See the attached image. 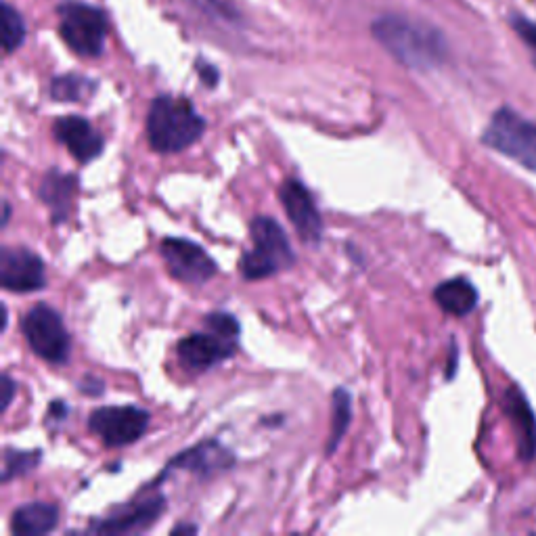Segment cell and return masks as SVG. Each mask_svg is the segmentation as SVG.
Listing matches in <instances>:
<instances>
[{
    "mask_svg": "<svg viewBox=\"0 0 536 536\" xmlns=\"http://www.w3.org/2000/svg\"><path fill=\"white\" fill-rule=\"evenodd\" d=\"M373 36L402 65L432 70L449 55L444 36L423 21L402 15H384L373 24Z\"/></svg>",
    "mask_w": 536,
    "mask_h": 536,
    "instance_id": "6da1fadb",
    "label": "cell"
},
{
    "mask_svg": "<svg viewBox=\"0 0 536 536\" xmlns=\"http://www.w3.org/2000/svg\"><path fill=\"white\" fill-rule=\"evenodd\" d=\"M206 132V120L185 97L162 95L147 114V139L158 153H178L191 147Z\"/></svg>",
    "mask_w": 536,
    "mask_h": 536,
    "instance_id": "7a4b0ae2",
    "label": "cell"
},
{
    "mask_svg": "<svg viewBox=\"0 0 536 536\" xmlns=\"http://www.w3.org/2000/svg\"><path fill=\"white\" fill-rule=\"evenodd\" d=\"M252 250L245 252L239 260V271L243 279L260 281L271 277L283 268L296 262L292 245L277 220L268 216H258L252 220Z\"/></svg>",
    "mask_w": 536,
    "mask_h": 536,
    "instance_id": "3957f363",
    "label": "cell"
},
{
    "mask_svg": "<svg viewBox=\"0 0 536 536\" xmlns=\"http://www.w3.org/2000/svg\"><path fill=\"white\" fill-rule=\"evenodd\" d=\"M482 143L536 172V122L524 118L516 109L501 107L495 111L482 134Z\"/></svg>",
    "mask_w": 536,
    "mask_h": 536,
    "instance_id": "277c9868",
    "label": "cell"
},
{
    "mask_svg": "<svg viewBox=\"0 0 536 536\" xmlns=\"http://www.w3.org/2000/svg\"><path fill=\"white\" fill-rule=\"evenodd\" d=\"M59 34L74 53L101 57L107 38V17L93 5L67 0L59 7Z\"/></svg>",
    "mask_w": 536,
    "mask_h": 536,
    "instance_id": "5b68a950",
    "label": "cell"
},
{
    "mask_svg": "<svg viewBox=\"0 0 536 536\" xmlns=\"http://www.w3.org/2000/svg\"><path fill=\"white\" fill-rule=\"evenodd\" d=\"M30 348L53 365H63L70 359V333H67L59 312L47 304H38L21 321Z\"/></svg>",
    "mask_w": 536,
    "mask_h": 536,
    "instance_id": "8992f818",
    "label": "cell"
},
{
    "mask_svg": "<svg viewBox=\"0 0 536 536\" xmlns=\"http://www.w3.org/2000/svg\"><path fill=\"white\" fill-rule=\"evenodd\" d=\"M160 252L170 275L181 283L204 285L218 273V266L212 256L201 245L189 239L168 237L162 241Z\"/></svg>",
    "mask_w": 536,
    "mask_h": 536,
    "instance_id": "52a82bcc",
    "label": "cell"
},
{
    "mask_svg": "<svg viewBox=\"0 0 536 536\" xmlns=\"http://www.w3.org/2000/svg\"><path fill=\"white\" fill-rule=\"evenodd\" d=\"M149 426V413L139 407H101L91 413L88 428L107 446H126L137 442Z\"/></svg>",
    "mask_w": 536,
    "mask_h": 536,
    "instance_id": "ba28073f",
    "label": "cell"
},
{
    "mask_svg": "<svg viewBox=\"0 0 536 536\" xmlns=\"http://www.w3.org/2000/svg\"><path fill=\"white\" fill-rule=\"evenodd\" d=\"M279 197L300 239L310 248H319L323 239V218L317 210L315 197H312L306 185L300 183L298 178H287L279 189Z\"/></svg>",
    "mask_w": 536,
    "mask_h": 536,
    "instance_id": "9c48e42d",
    "label": "cell"
},
{
    "mask_svg": "<svg viewBox=\"0 0 536 536\" xmlns=\"http://www.w3.org/2000/svg\"><path fill=\"white\" fill-rule=\"evenodd\" d=\"M0 283L15 294L38 292L47 285L44 262L26 248H5L0 252Z\"/></svg>",
    "mask_w": 536,
    "mask_h": 536,
    "instance_id": "30bf717a",
    "label": "cell"
},
{
    "mask_svg": "<svg viewBox=\"0 0 536 536\" xmlns=\"http://www.w3.org/2000/svg\"><path fill=\"white\" fill-rule=\"evenodd\" d=\"M239 340L208 329L206 333H191L189 338L178 342V359L189 369L208 371L214 365L231 359Z\"/></svg>",
    "mask_w": 536,
    "mask_h": 536,
    "instance_id": "8fae6325",
    "label": "cell"
},
{
    "mask_svg": "<svg viewBox=\"0 0 536 536\" xmlns=\"http://www.w3.org/2000/svg\"><path fill=\"white\" fill-rule=\"evenodd\" d=\"M55 139L67 147L80 164H88L97 160L103 153V137L101 132L93 128V124L80 116H63L53 124Z\"/></svg>",
    "mask_w": 536,
    "mask_h": 536,
    "instance_id": "7c38bea8",
    "label": "cell"
},
{
    "mask_svg": "<svg viewBox=\"0 0 536 536\" xmlns=\"http://www.w3.org/2000/svg\"><path fill=\"white\" fill-rule=\"evenodd\" d=\"M162 511H164V497L155 495L139 503H130L105 520L93 522L88 530L101 532V534L141 532L158 520L162 516Z\"/></svg>",
    "mask_w": 536,
    "mask_h": 536,
    "instance_id": "4fadbf2b",
    "label": "cell"
},
{
    "mask_svg": "<svg viewBox=\"0 0 536 536\" xmlns=\"http://www.w3.org/2000/svg\"><path fill=\"white\" fill-rule=\"evenodd\" d=\"M78 189V178L74 174H65L59 170H49L42 178L40 185V199L51 210L55 222L67 220L72 208V199Z\"/></svg>",
    "mask_w": 536,
    "mask_h": 536,
    "instance_id": "5bb4252c",
    "label": "cell"
},
{
    "mask_svg": "<svg viewBox=\"0 0 536 536\" xmlns=\"http://www.w3.org/2000/svg\"><path fill=\"white\" fill-rule=\"evenodd\" d=\"M233 463H235V457L227 449H222L218 442L210 440L204 444H197L195 449H189L178 455L172 461V467H183L193 474L210 476V474L222 472V469H229Z\"/></svg>",
    "mask_w": 536,
    "mask_h": 536,
    "instance_id": "9a60e30c",
    "label": "cell"
},
{
    "mask_svg": "<svg viewBox=\"0 0 536 536\" xmlns=\"http://www.w3.org/2000/svg\"><path fill=\"white\" fill-rule=\"evenodd\" d=\"M505 407L509 417L513 419L518 434V449L522 459H532L536 453V417L528 405L526 396L518 388H509Z\"/></svg>",
    "mask_w": 536,
    "mask_h": 536,
    "instance_id": "2e32d148",
    "label": "cell"
},
{
    "mask_svg": "<svg viewBox=\"0 0 536 536\" xmlns=\"http://www.w3.org/2000/svg\"><path fill=\"white\" fill-rule=\"evenodd\" d=\"M434 300L451 317H467L478 306V289L463 277L449 279L434 289Z\"/></svg>",
    "mask_w": 536,
    "mask_h": 536,
    "instance_id": "e0dca14e",
    "label": "cell"
},
{
    "mask_svg": "<svg viewBox=\"0 0 536 536\" xmlns=\"http://www.w3.org/2000/svg\"><path fill=\"white\" fill-rule=\"evenodd\" d=\"M59 522V509L53 503L21 505L11 520V530L19 536H40L55 530Z\"/></svg>",
    "mask_w": 536,
    "mask_h": 536,
    "instance_id": "ac0fdd59",
    "label": "cell"
},
{
    "mask_svg": "<svg viewBox=\"0 0 536 536\" xmlns=\"http://www.w3.org/2000/svg\"><path fill=\"white\" fill-rule=\"evenodd\" d=\"M350 402H352V398L344 388L333 392V417H331V432H329V444H327L329 455L338 449L342 436L346 434V430L350 426V419H352Z\"/></svg>",
    "mask_w": 536,
    "mask_h": 536,
    "instance_id": "d6986e66",
    "label": "cell"
},
{
    "mask_svg": "<svg viewBox=\"0 0 536 536\" xmlns=\"http://www.w3.org/2000/svg\"><path fill=\"white\" fill-rule=\"evenodd\" d=\"M93 91H95V84L91 80L82 78V76H76V74H65V76H59L51 82V95L57 101L74 103V101H80L88 95H93Z\"/></svg>",
    "mask_w": 536,
    "mask_h": 536,
    "instance_id": "ffe728a7",
    "label": "cell"
},
{
    "mask_svg": "<svg viewBox=\"0 0 536 536\" xmlns=\"http://www.w3.org/2000/svg\"><path fill=\"white\" fill-rule=\"evenodd\" d=\"M0 21H3V47L5 53L11 55L26 38V21L15 7L7 3L3 5V11H0Z\"/></svg>",
    "mask_w": 536,
    "mask_h": 536,
    "instance_id": "44dd1931",
    "label": "cell"
},
{
    "mask_svg": "<svg viewBox=\"0 0 536 536\" xmlns=\"http://www.w3.org/2000/svg\"><path fill=\"white\" fill-rule=\"evenodd\" d=\"M40 463V451H5L3 463V482H9L17 476H24Z\"/></svg>",
    "mask_w": 536,
    "mask_h": 536,
    "instance_id": "7402d4cb",
    "label": "cell"
},
{
    "mask_svg": "<svg viewBox=\"0 0 536 536\" xmlns=\"http://www.w3.org/2000/svg\"><path fill=\"white\" fill-rule=\"evenodd\" d=\"M509 24H511L513 32H516L520 36V40L526 44V49L530 51L532 61L536 65V21L516 13V15L509 17Z\"/></svg>",
    "mask_w": 536,
    "mask_h": 536,
    "instance_id": "603a6c76",
    "label": "cell"
},
{
    "mask_svg": "<svg viewBox=\"0 0 536 536\" xmlns=\"http://www.w3.org/2000/svg\"><path fill=\"white\" fill-rule=\"evenodd\" d=\"M206 327L212 331H218L222 335H227L231 340H239V321L229 315V312H212L206 317Z\"/></svg>",
    "mask_w": 536,
    "mask_h": 536,
    "instance_id": "cb8c5ba5",
    "label": "cell"
},
{
    "mask_svg": "<svg viewBox=\"0 0 536 536\" xmlns=\"http://www.w3.org/2000/svg\"><path fill=\"white\" fill-rule=\"evenodd\" d=\"M206 7H210L218 17H225V19H235L237 11L233 9L231 0H201Z\"/></svg>",
    "mask_w": 536,
    "mask_h": 536,
    "instance_id": "d4e9b609",
    "label": "cell"
},
{
    "mask_svg": "<svg viewBox=\"0 0 536 536\" xmlns=\"http://www.w3.org/2000/svg\"><path fill=\"white\" fill-rule=\"evenodd\" d=\"M15 390H17L15 382H13V379L5 373V375H3V411H7V409L11 407L13 396H15Z\"/></svg>",
    "mask_w": 536,
    "mask_h": 536,
    "instance_id": "484cf974",
    "label": "cell"
},
{
    "mask_svg": "<svg viewBox=\"0 0 536 536\" xmlns=\"http://www.w3.org/2000/svg\"><path fill=\"white\" fill-rule=\"evenodd\" d=\"M199 74L201 76H204V80L208 82V86H214L216 84V80H218V74L212 70V67L210 65H204V67H199Z\"/></svg>",
    "mask_w": 536,
    "mask_h": 536,
    "instance_id": "4316f807",
    "label": "cell"
},
{
    "mask_svg": "<svg viewBox=\"0 0 536 536\" xmlns=\"http://www.w3.org/2000/svg\"><path fill=\"white\" fill-rule=\"evenodd\" d=\"M53 417H65L67 415V409L61 405V402H55V405L51 407V411H49Z\"/></svg>",
    "mask_w": 536,
    "mask_h": 536,
    "instance_id": "83f0119b",
    "label": "cell"
},
{
    "mask_svg": "<svg viewBox=\"0 0 536 536\" xmlns=\"http://www.w3.org/2000/svg\"><path fill=\"white\" fill-rule=\"evenodd\" d=\"M9 214H11V206H9V201H5V214H3V225H7V222H9Z\"/></svg>",
    "mask_w": 536,
    "mask_h": 536,
    "instance_id": "f1b7e54d",
    "label": "cell"
}]
</instances>
